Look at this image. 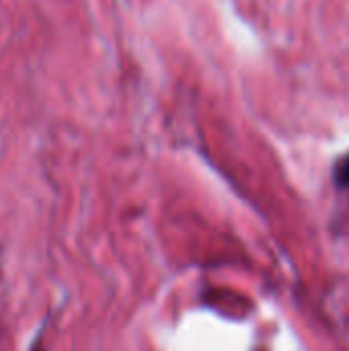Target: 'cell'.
<instances>
[{
  "label": "cell",
  "mask_w": 349,
  "mask_h": 351,
  "mask_svg": "<svg viewBox=\"0 0 349 351\" xmlns=\"http://www.w3.org/2000/svg\"><path fill=\"white\" fill-rule=\"evenodd\" d=\"M333 183L339 191H349V152L344 154L333 167Z\"/></svg>",
  "instance_id": "obj_1"
},
{
  "label": "cell",
  "mask_w": 349,
  "mask_h": 351,
  "mask_svg": "<svg viewBox=\"0 0 349 351\" xmlns=\"http://www.w3.org/2000/svg\"><path fill=\"white\" fill-rule=\"evenodd\" d=\"M29 351H47V350H45V346H43L41 341H35V343L31 346V350Z\"/></svg>",
  "instance_id": "obj_2"
},
{
  "label": "cell",
  "mask_w": 349,
  "mask_h": 351,
  "mask_svg": "<svg viewBox=\"0 0 349 351\" xmlns=\"http://www.w3.org/2000/svg\"><path fill=\"white\" fill-rule=\"evenodd\" d=\"M255 351H265V350H255Z\"/></svg>",
  "instance_id": "obj_3"
}]
</instances>
